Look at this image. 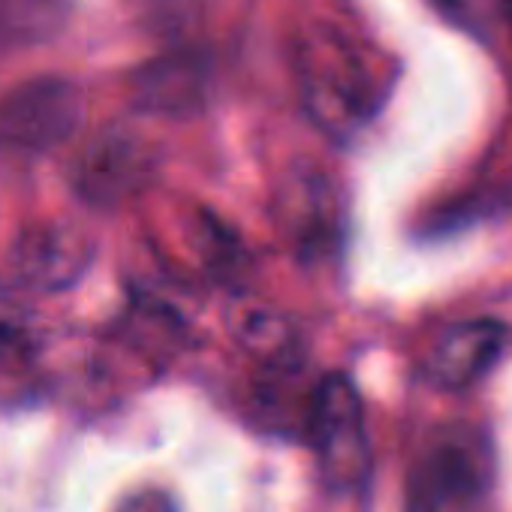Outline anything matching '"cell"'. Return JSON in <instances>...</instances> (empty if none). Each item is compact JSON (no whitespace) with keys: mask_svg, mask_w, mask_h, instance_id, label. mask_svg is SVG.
<instances>
[{"mask_svg":"<svg viewBox=\"0 0 512 512\" xmlns=\"http://www.w3.org/2000/svg\"><path fill=\"white\" fill-rule=\"evenodd\" d=\"M425 4L455 31H464L479 43H491L509 22V0H425Z\"/></svg>","mask_w":512,"mask_h":512,"instance_id":"11","label":"cell"},{"mask_svg":"<svg viewBox=\"0 0 512 512\" xmlns=\"http://www.w3.org/2000/svg\"><path fill=\"white\" fill-rule=\"evenodd\" d=\"M115 512H178L175 500L160 491V488H142L136 494H130L127 500H121V506Z\"/></svg>","mask_w":512,"mask_h":512,"instance_id":"14","label":"cell"},{"mask_svg":"<svg viewBox=\"0 0 512 512\" xmlns=\"http://www.w3.org/2000/svg\"><path fill=\"white\" fill-rule=\"evenodd\" d=\"M229 332L244 353L260 359L266 368L299 362V335L293 323L260 302H238L229 311Z\"/></svg>","mask_w":512,"mask_h":512,"instance_id":"8","label":"cell"},{"mask_svg":"<svg viewBox=\"0 0 512 512\" xmlns=\"http://www.w3.org/2000/svg\"><path fill=\"white\" fill-rule=\"evenodd\" d=\"M88 263V247L67 229H40L19 244V272L37 287H64Z\"/></svg>","mask_w":512,"mask_h":512,"instance_id":"9","label":"cell"},{"mask_svg":"<svg viewBox=\"0 0 512 512\" xmlns=\"http://www.w3.org/2000/svg\"><path fill=\"white\" fill-rule=\"evenodd\" d=\"M211 70L196 52L154 58L133 76V100L154 115H190L208 94Z\"/></svg>","mask_w":512,"mask_h":512,"instance_id":"6","label":"cell"},{"mask_svg":"<svg viewBox=\"0 0 512 512\" xmlns=\"http://www.w3.org/2000/svg\"><path fill=\"white\" fill-rule=\"evenodd\" d=\"M145 22L166 37H181L184 31L196 28V22L205 16L211 0H139Z\"/></svg>","mask_w":512,"mask_h":512,"instance_id":"13","label":"cell"},{"mask_svg":"<svg viewBox=\"0 0 512 512\" xmlns=\"http://www.w3.org/2000/svg\"><path fill=\"white\" fill-rule=\"evenodd\" d=\"M70 0H0V40L37 43L64 22Z\"/></svg>","mask_w":512,"mask_h":512,"instance_id":"10","label":"cell"},{"mask_svg":"<svg viewBox=\"0 0 512 512\" xmlns=\"http://www.w3.org/2000/svg\"><path fill=\"white\" fill-rule=\"evenodd\" d=\"M151 169L148 148L127 133H106L79 163L76 181L85 199L115 202L133 193Z\"/></svg>","mask_w":512,"mask_h":512,"instance_id":"7","label":"cell"},{"mask_svg":"<svg viewBox=\"0 0 512 512\" xmlns=\"http://www.w3.org/2000/svg\"><path fill=\"white\" fill-rule=\"evenodd\" d=\"M491 488V449L476 428H443L410 470V512H476Z\"/></svg>","mask_w":512,"mask_h":512,"instance_id":"2","label":"cell"},{"mask_svg":"<svg viewBox=\"0 0 512 512\" xmlns=\"http://www.w3.org/2000/svg\"><path fill=\"white\" fill-rule=\"evenodd\" d=\"M299 82L311 118L335 139L362 130L386 94L365 49L329 25H317L302 37Z\"/></svg>","mask_w":512,"mask_h":512,"instance_id":"1","label":"cell"},{"mask_svg":"<svg viewBox=\"0 0 512 512\" xmlns=\"http://www.w3.org/2000/svg\"><path fill=\"white\" fill-rule=\"evenodd\" d=\"M34 332L25 305L10 287L0 284V362H19L31 356Z\"/></svg>","mask_w":512,"mask_h":512,"instance_id":"12","label":"cell"},{"mask_svg":"<svg viewBox=\"0 0 512 512\" xmlns=\"http://www.w3.org/2000/svg\"><path fill=\"white\" fill-rule=\"evenodd\" d=\"M82 118V97L73 82L40 76L0 97V148L49 151L73 136Z\"/></svg>","mask_w":512,"mask_h":512,"instance_id":"4","label":"cell"},{"mask_svg":"<svg viewBox=\"0 0 512 512\" xmlns=\"http://www.w3.org/2000/svg\"><path fill=\"white\" fill-rule=\"evenodd\" d=\"M509 329L497 320H464L449 326L425 359V377L446 392L479 383L503 356Z\"/></svg>","mask_w":512,"mask_h":512,"instance_id":"5","label":"cell"},{"mask_svg":"<svg viewBox=\"0 0 512 512\" xmlns=\"http://www.w3.org/2000/svg\"><path fill=\"white\" fill-rule=\"evenodd\" d=\"M308 437L317 455L320 476L335 491H353L368 479L371 449L365 407L356 386L344 374H326L311 395Z\"/></svg>","mask_w":512,"mask_h":512,"instance_id":"3","label":"cell"}]
</instances>
